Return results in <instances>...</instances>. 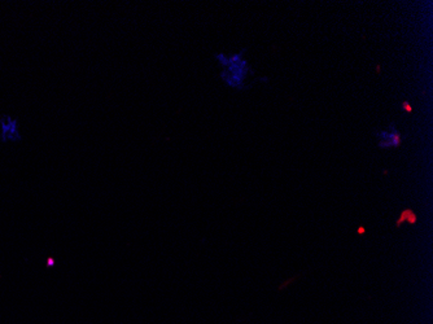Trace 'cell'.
Listing matches in <instances>:
<instances>
[{
  "label": "cell",
  "mask_w": 433,
  "mask_h": 324,
  "mask_svg": "<svg viewBox=\"0 0 433 324\" xmlns=\"http://www.w3.org/2000/svg\"><path fill=\"white\" fill-rule=\"evenodd\" d=\"M244 51L228 55V67L221 71V78L231 89H244V81L252 73L248 60L244 59Z\"/></svg>",
  "instance_id": "1"
},
{
  "label": "cell",
  "mask_w": 433,
  "mask_h": 324,
  "mask_svg": "<svg viewBox=\"0 0 433 324\" xmlns=\"http://www.w3.org/2000/svg\"><path fill=\"white\" fill-rule=\"evenodd\" d=\"M214 57L219 63V65L223 67V69L228 67V55H226V53H215Z\"/></svg>",
  "instance_id": "5"
},
{
  "label": "cell",
  "mask_w": 433,
  "mask_h": 324,
  "mask_svg": "<svg viewBox=\"0 0 433 324\" xmlns=\"http://www.w3.org/2000/svg\"><path fill=\"white\" fill-rule=\"evenodd\" d=\"M365 232V229H359V233H363Z\"/></svg>",
  "instance_id": "7"
},
{
  "label": "cell",
  "mask_w": 433,
  "mask_h": 324,
  "mask_svg": "<svg viewBox=\"0 0 433 324\" xmlns=\"http://www.w3.org/2000/svg\"><path fill=\"white\" fill-rule=\"evenodd\" d=\"M374 135L379 139V147L383 149L389 148H398L402 143V135L397 130L396 123H390L387 130H379L375 131Z\"/></svg>",
  "instance_id": "3"
},
{
  "label": "cell",
  "mask_w": 433,
  "mask_h": 324,
  "mask_svg": "<svg viewBox=\"0 0 433 324\" xmlns=\"http://www.w3.org/2000/svg\"><path fill=\"white\" fill-rule=\"evenodd\" d=\"M23 140L20 133V122L17 118L8 115L0 116V141L5 143H19Z\"/></svg>",
  "instance_id": "2"
},
{
  "label": "cell",
  "mask_w": 433,
  "mask_h": 324,
  "mask_svg": "<svg viewBox=\"0 0 433 324\" xmlns=\"http://www.w3.org/2000/svg\"><path fill=\"white\" fill-rule=\"evenodd\" d=\"M404 222H408L410 225H415L416 223V214L410 209H406L404 210L402 213H401V217L398 218V221H397L396 226L397 227H400Z\"/></svg>",
  "instance_id": "4"
},
{
  "label": "cell",
  "mask_w": 433,
  "mask_h": 324,
  "mask_svg": "<svg viewBox=\"0 0 433 324\" xmlns=\"http://www.w3.org/2000/svg\"><path fill=\"white\" fill-rule=\"evenodd\" d=\"M402 109L406 112H409V113H411V112H412V108H411V105L408 103V101H404V103H402Z\"/></svg>",
  "instance_id": "6"
}]
</instances>
